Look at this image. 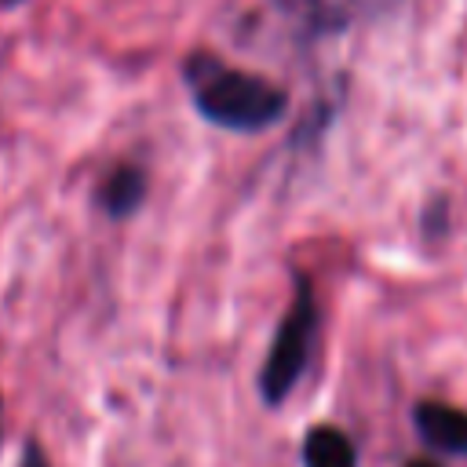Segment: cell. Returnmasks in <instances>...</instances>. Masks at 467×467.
<instances>
[{"mask_svg":"<svg viewBox=\"0 0 467 467\" xmlns=\"http://www.w3.org/2000/svg\"><path fill=\"white\" fill-rule=\"evenodd\" d=\"M412 423L420 438L441 452L467 456V412L445 401H420L412 409Z\"/></svg>","mask_w":467,"mask_h":467,"instance_id":"3","label":"cell"},{"mask_svg":"<svg viewBox=\"0 0 467 467\" xmlns=\"http://www.w3.org/2000/svg\"><path fill=\"white\" fill-rule=\"evenodd\" d=\"M409 467H438V463H434V460H412Z\"/></svg>","mask_w":467,"mask_h":467,"instance_id":"7","label":"cell"},{"mask_svg":"<svg viewBox=\"0 0 467 467\" xmlns=\"http://www.w3.org/2000/svg\"><path fill=\"white\" fill-rule=\"evenodd\" d=\"M314 328H317V303H314L310 285L299 277L296 299H292V306H288V314H285V321L270 343V354L263 361V372H259V390H263L266 405H281L296 390V383L310 361Z\"/></svg>","mask_w":467,"mask_h":467,"instance_id":"2","label":"cell"},{"mask_svg":"<svg viewBox=\"0 0 467 467\" xmlns=\"http://www.w3.org/2000/svg\"><path fill=\"white\" fill-rule=\"evenodd\" d=\"M22 467H51V463H47V456H44L36 445H26V452H22Z\"/></svg>","mask_w":467,"mask_h":467,"instance_id":"6","label":"cell"},{"mask_svg":"<svg viewBox=\"0 0 467 467\" xmlns=\"http://www.w3.org/2000/svg\"><path fill=\"white\" fill-rule=\"evenodd\" d=\"M182 77L197 113L226 131H263L285 117L288 95L277 84L234 69L215 55H190L182 62Z\"/></svg>","mask_w":467,"mask_h":467,"instance_id":"1","label":"cell"},{"mask_svg":"<svg viewBox=\"0 0 467 467\" xmlns=\"http://www.w3.org/2000/svg\"><path fill=\"white\" fill-rule=\"evenodd\" d=\"M0 4H15V0H0Z\"/></svg>","mask_w":467,"mask_h":467,"instance_id":"8","label":"cell"},{"mask_svg":"<svg viewBox=\"0 0 467 467\" xmlns=\"http://www.w3.org/2000/svg\"><path fill=\"white\" fill-rule=\"evenodd\" d=\"M142 197H146V175H142V168H135V164L113 168V171L106 175V182H102V193H99L102 212L113 215V219L131 215V212L142 204Z\"/></svg>","mask_w":467,"mask_h":467,"instance_id":"4","label":"cell"},{"mask_svg":"<svg viewBox=\"0 0 467 467\" xmlns=\"http://www.w3.org/2000/svg\"><path fill=\"white\" fill-rule=\"evenodd\" d=\"M303 467H358L354 441L339 427H314L303 438Z\"/></svg>","mask_w":467,"mask_h":467,"instance_id":"5","label":"cell"}]
</instances>
